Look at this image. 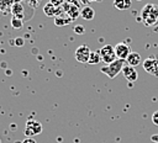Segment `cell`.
Masks as SVG:
<instances>
[{
  "instance_id": "cell-1",
  "label": "cell",
  "mask_w": 158,
  "mask_h": 143,
  "mask_svg": "<svg viewBox=\"0 0 158 143\" xmlns=\"http://www.w3.org/2000/svg\"><path fill=\"white\" fill-rule=\"evenodd\" d=\"M141 21L147 27H154L158 25V5L146 4L141 10Z\"/></svg>"
},
{
  "instance_id": "cell-2",
  "label": "cell",
  "mask_w": 158,
  "mask_h": 143,
  "mask_svg": "<svg viewBox=\"0 0 158 143\" xmlns=\"http://www.w3.org/2000/svg\"><path fill=\"white\" fill-rule=\"evenodd\" d=\"M123 67H125V60H122V59H116L115 62L104 65L100 70H101L102 74L107 75L110 79H114L120 72H122Z\"/></svg>"
},
{
  "instance_id": "cell-3",
  "label": "cell",
  "mask_w": 158,
  "mask_h": 143,
  "mask_svg": "<svg viewBox=\"0 0 158 143\" xmlns=\"http://www.w3.org/2000/svg\"><path fill=\"white\" fill-rule=\"evenodd\" d=\"M99 52H100V55H101V62H104L105 64H110V63H112L117 59L116 54H115V47L111 46V44L102 46L99 49Z\"/></svg>"
},
{
  "instance_id": "cell-4",
  "label": "cell",
  "mask_w": 158,
  "mask_h": 143,
  "mask_svg": "<svg viewBox=\"0 0 158 143\" xmlns=\"http://www.w3.org/2000/svg\"><path fill=\"white\" fill-rule=\"evenodd\" d=\"M25 136L26 137H33L36 134H40L42 132V125L38 122V121H35V120H28L26 122V126H25Z\"/></svg>"
},
{
  "instance_id": "cell-5",
  "label": "cell",
  "mask_w": 158,
  "mask_h": 143,
  "mask_svg": "<svg viewBox=\"0 0 158 143\" xmlns=\"http://www.w3.org/2000/svg\"><path fill=\"white\" fill-rule=\"evenodd\" d=\"M142 65H143V69L148 74H151L153 76H158V58L148 57L143 60Z\"/></svg>"
},
{
  "instance_id": "cell-6",
  "label": "cell",
  "mask_w": 158,
  "mask_h": 143,
  "mask_svg": "<svg viewBox=\"0 0 158 143\" xmlns=\"http://www.w3.org/2000/svg\"><path fill=\"white\" fill-rule=\"evenodd\" d=\"M90 48L85 44H81L79 46L77 49H75V53H74V57L75 59L79 62V63H88L89 62V57H90Z\"/></svg>"
},
{
  "instance_id": "cell-7",
  "label": "cell",
  "mask_w": 158,
  "mask_h": 143,
  "mask_svg": "<svg viewBox=\"0 0 158 143\" xmlns=\"http://www.w3.org/2000/svg\"><path fill=\"white\" fill-rule=\"evenodd\" d=\"M63 11H64L63 10V6H56L52 2H49V1L43 6V12L48 17H57V16L62 15Z\"/></svg>"
},
{
  "instance_id": "cell-8",
  "label": "cell",
  "mask_w": 158,
  "mask_h": 143,
  "mask_svg": "<svg viewBox=\"0 0 158 143\" xmlns=\"http://www.w3.org/2000/svg\"><path fill=\"white\" fill-rule=\"evenodd\" d=\"M62 6H63V10L65 11V14L68 15V17H69L72 21L77 20V17L80 16V9H79V6L73 5V4H70L69 1H65Z\"/></svg>"
},
{
  "instance_id": "cell-9",
  "label": "cell",
  "mask_w": 158,
  "mask_h": 143,
  "mask_svg": "<svg viewBox=\"0 0 158 143\" xmlns=\"http://www.w3.org/2000/svg\"><path fill=\"white\" fill-rule=\"evenodd\" d=\"M130 53H131V49H130V47L125 42H120V43H117L115 46V54H116L117 59L126 60Z\"/></svg>"
},
{
  "instance_id": "cell-10",
  "label": "cell",
  "mask_w": 158,
  "mask_h": 143,
  "mask_svg": "<svg viewBox=\"0 0 158 143\" xmlns=\"http://www.w3.org/2000/svg\"><path fill=\"white\" fill-rule=\"evenodd\" d=\"M122 74L126 78V80H128L130 83H135L138 79V73L136 70L135 67H131L128 64H125L123 69H122Z\"/></svg>"
},
{
  "instance_id": "cell-11",
  "label": "cell",
  "mask_w": 158,
  "mask_h": 143,
  "mask_svg": "<svg viewBox=\"0 0 158 143\" xmlns=\"http://www.w3.org/2000/svg\"><path fill=\"white\" fill-rule=\"evenodd\" d=\"M11 14H12V17H16L23 21V16H25L23 5L21 2H14V5L11 6Z\"/></svg>"
},
{
  "instance_id": "cell-12",
  "label": "cell",
  "mask_w": 158,
  "mask_h": 143,
  "mask_svg": "<svg viewBox=\"0 0 158 143\" xmlns=\"http://www.w3.org/2000/svg\"><path fill=\"white\" fill-rule=\"evenodd\" d=\"M126 62H127V64L128 65H131V67H137V65H139L141 63H142V57H141V54L139 53H137V52H131L130 54H128V57H127V59H126Z\"/></svg>"
},
{
  "instance_id": "cell-13",
  "label": "cell",
  "mask_w": 158,
  "mask_h": 143,
  "mask_svg": "<svg viewBox=\"0 0 158 143\" xmlns=\"http://www.w3.org/2000/svg\"><path fill=\"white\" fill-rule=\"evenodd\" d=\"M80 16H81L84 20L90 21V20H93V18L95 17V10H94L93 7H90V6H84V7L80 10Z\"/></svg>"
},
{
  "instance_id": "cell-14",
  "label": "cell",
  "mask_w": 158,
  "mask_h": 143,
  "mask_svg": "<svg viewBox=\"0 0 158 143\" xmlns=\"http://www.w3.org/2000/svg\"><path fill=\"white\" fill-rule=\"evenodd\" d=\"M132 1L131 0H114V7H116L120 11H126L131 7Z\"/></svg>"
},
{
  "instance_id": "cell-15",
  "label": "cell",
  "mask_w": 158,
  "mask_h": 143,
  "mask_svg": "<svg viewBox=\"0 0 158 143\" xmlns=\"http://www.w3.org/2000/svg\"><path fill=\"white\" fill-rule=\"evenodd\" d=\"M70 22H72V20H70L69 17H64V16H62V15L54 17V25H56V26H59V27L67 26V25H69Z\"/></svg>"
},
{
  "instance_id": "cell-16",
  "label": "cell",
  "mask_w": 158,
  "mask_h": 143,
  "mask_svg": "<svg viewBox=\"0 0 158 143\" xmlns=\"http://www.w3.org/2000/svg\"><path fill=\"white\" fill-rule=\"evenodd\" d=\"M101 62V55L99 51H91L90 57H89V64H98Z\"/></svg>"
},
{
  "instance_id": "cell-17",
  "label": "cell",
  "mask_w": 158,
  "mask_h": 143,
  "mask_svg": "<svg viewBox=\"0 0 158 143\" xmlns=\"http://www.w3.org/2000/svg\"><path fill=\"white\" fill-rule=\"evenodd\" d=\"M11 26H12L14 28H16V30H20V28H22V26H23V21L20 20V18L12 17V18H11Z\"/></svg>"
},
{
  "instance_id": "cell-18",
  "label": "cell",
  "mask_w": 158,
  "mask_h": 143,
  "mask_svg": "<svg viewBox=\"0 0 158 143\" xmlns=\"http://www.w3.org/2000/svg\"><path fill=\"white\" fill-rule=\"evenodd\" d=\"M74 32H75V35H83V33H85V27L83 25H77L74 27Z\"/></svg>"
},
{
  "instance_id": "cell-19",
  "label": "cell",
  "mask_w": 158,
  "mask_h": 143,
  "mask_svg": "<svg viewBox=\"0 0 158 143\" xmlns=\"http://www.w3.org/2000/svg\"><path fill=\"white\" fill-rule=\"evenodd\" d=\"M14 44L17 46V47H22V46L25 44V39H23L22 37H16V38L14 39Z\"/></svg>"
},
{
  "instance_id": "cell-20",
  "label": "cell",
  "mask_w": 158,
  "mask_h": 143,
  "mask_svg": "<svg viewBox=\"0 0 158 143\" xmlns=\"http://www.w3.org/2000/svg\"><path fill=\"white\" fill-rule=\"evenodd\" d=\"M49 2H52L56 6H62L65 2V0H49Z\"/></svg>"
},
{
  "instance_id": "cell-21",
  "label": "cell",
  "mask_w": 158,
  "mask_h": 143,
  "mask_svg": "<svg viewBox=\"0 0 158 143\" xmlns=\"http://www.w3.org/2000/svg\"><path fill=\"white\" fill-rule=\"evenodd\" d=\"M152 122H153L156 126H158V111H156V112L152 115Z\"/></svg>"
},
{
  "instance_id": "cell-22",
  "label": "cell",
  "mask_w": 158,
  "mask_h": 143,
  "mask_svg": "<svg viewBox=\"0 0 158 143\" xmlns=\"http://www.w3.org/2000/svg\"><path fill=\"white\" fill-rule=\"evenodd\" d=\"M22 143H37V142H36V139H33V137H26L22 141Z\"/></svg>"
},
{
  "instance_id": "cell-23",
  "label": "cell",
  "mask_w": 158,
  "mask_h": 143,
  "mask_svg": "<svg viewBox=\"0 0 158 143\" xmlns=\"http://www.w3.org/2000/svg\"><path fill=\"white\" fill-rule=\"evenodd\" d=\"M26 1H27V4H28L30 6H33V7H36V6H37V4H38V2H37V0H26Z\"/></svg>"
},
{
  "instance_id": "cell-24",
  "label": "cell",
  "mask_w": 158,
  "mask_h": 143,
  "mask_svg": "<svg viewBox=\"0 0 158 143\" xmlns=\"http://www.w3.org/2000/svg\"><path fill=\"white\" fill-rule=\"evenodd\" d=\"M80 2L84 4L85 6H89V4L90 2H95V0H80Z\"/></svg>"
},
{
  "instance_id": "cell-25",
  "label": "cell",
  "mask_w": 158,
  "mask_h": 143,
  "mask_svg": "<svg viewBox=\"0 0 158 143\" xmlns=\"http://www.w3.org/2000/svg\"><path fill=\"white\" fill-rule=\"evenodd\" d=\"M151 141L154 142V143H158V134H153V136L151 137Z\"/></svg>"
},
{
  "instance_id": "cell-26",
  "label": "cell",
  "mask_w": 158,
  "mask_h": 143,
  "mask_svg": "<svg viewBox=\"0 0 158 143\" xmlns=\"http://www.w3.org/2000/svg\"><path fill=\"white\" fill-rule=\"evenodd\" d=\"M6 74H7V75H10V74H11V72H10V69H6Z\"/></svg>"
},
{
  "instance_id": "cell-27",
  "label": "cell",
  "mask_w": 158,
  "mask_h": 143,
  "mask_svg": "<svg viewBox=\"0 0 158 143\" xmlns=\"http://www.w3.org/2000/svg\"><path fill=\"white\" fill-rule=\"evenodd\" d=\"M14 2H21V1H23V0H12Z\"/></svg>"
},
{
  "instance_id": "cell-28",
  "label": "cell",
  "mask_w": 158,
  "mask_h": 143,
  "mask_svg": "<svg viewBox=\"0 0 158 143\" xmlns=\"http://www.w3.org/2000/svg\"><path fill=\"white\" fill-rule=\"evenodd\" d=\"M16 143H22V142H16Z\"/></svg>"
},
{
  "instance_id": "cell-29",
  "label": "cell",
  "mask_w": 158,
  "mask_h": 143,
  "mask_svg": "<svg viewBox=\"0 0 158 143\" xmlns=\"http://www.w3.org/2000/svg\"><path fill=\"white\" fill-rule=\"evenodd\" d=\"M98 1H99V2H100V1H101V0H98Z\"/></svg>"
},
{
  "instance_id": "cell-30",
  "label": "cell",
  "mask_w": 158,
  "mask_h": 143,
  "mask_svg": "<svg viewBox=\"0 0 158 143\" xmlns=\"http://www.w3.org/2000/svg\"><path fill=\"white\" fill-rule=\"evenodd\" d=\"M136 1H141V0H136Z\"/></svg>"
},
{
  "instance_id": "cell-31",
  "label": "cell",
  "mask_w": 158,
  "mask_h": 143,
  "mask_svg": "<svg viewBox=\"0 0 158 143\" xmlns=\"http://www.w3.org/2000/svg\"><path fill=\"white\" fill-rule=\"evenodd\" d=\"M0 143H1V142H0Z\"/></svg>"
}]
</instances>
